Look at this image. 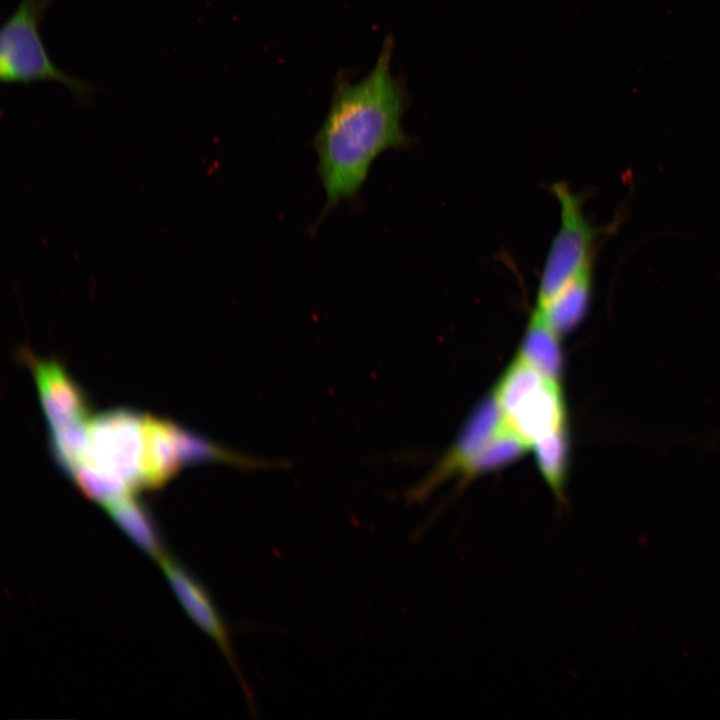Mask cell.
<instances>
[{
  "mask_svg": "<svg viewBox=\"0 0 720 720\" xmlns=\"http://www.w3.org/2000/svg\"><path fill=\"white\" fill-rule=\"evenodd\" d=\"M175 439L182 465L220 462L242 470H257L286 467L288 464L286 461L267 460L225 448L177 424L175 425Z\"/></svg>",
  "mask_w": 720,
  "mask_h": 720,
  "instance_id": "obj_11",
  "label": "cell"
},
{
  "mask_svg": "<svg viewBox=\"0 0 720 720\" xmlns=\"http://www.w3.org/2000/svg\"><path fill=\"white\" fill-rule=\"evenodd\" d=\"M159 561L171 587L188 615L203 632L214 640L222 651L240 683L250 712L254 713L256 711L254 696L240 670L230 631L209 593L175 561L166 556Z\"/></svg>",
  "mask_w": 720,
  "mask_h": 720,
  "instance_id": "obj_6",
  "label": "cell"
},
{
  "mask_svg": "<svg viewBox=\"0 0 720 720\" xmlns=\"http://www.w3.org/2000/svg\"><path fill=\"white\" fill-rule=\"evenodd\" d=\"M551 190L560 208V226L552 239L540 276L536 305L549 300L585 267L594 264L598 230L584 214L583 199L562 182Z\"/></svg>",
  "mask_w": 720,
  "mask_h": 720,
  "instance_id": "obj_4",
  "label": "cell"
},
{
  "mask_svg": "<svg viewBox=\"0 0 720 720\" xmlns=\"http://www.w3.org/2000/svg\"><path fill=\"white\" fill-rule=\"evenodd\" d=\"M56 0H20L0 29V79L5 84L55 82L79 105L89 104L96 86L67 74L50 58L40 34L43 16Z\"/></svg>",
  "mask_w": 720,
  "mask_h": 720,
  "instance_id": "obj_2",
  "label": "cell"
},
{
  "mask_svg": "<svg viewBox=\"0 0 720 720\" xmlns=\"http://www.w3.org/2000/svg\"><path fill=\"white\" fill-rule=\"evenodd\" d=\"M559 344V334L535 309L518 356L544 375L559 382L563 362Z\"/></svg>",
  "mask_w": 720,
  "mask_h": 720,
  "instance_id": "obj_12",
  "label": "cell"
},
{
  "mask_svg": "<svg viewBox=\"0 0 720 720\" xmlns=\"http://www.w3.org/2000/svg\"><path fill=\"white\" fill-rule=\"evenodd\" d=\"M70 476L86 496L104 507L133 491L124 481L84 464H79Z\"/></svg>",
  "mask_w": 720,
  "mask_h": 720,
  "instance_id": "obj_15",
  "label": "cell"
},
{
  "mask_svg": "<svg viewBox=\"0 0 720 720\" xmlns=\"http://www.w3.org/2000/svg\"><path fill=\"white\" fill-rule=\"evenodd\" d=\"M141 425L142 415L129 409L97 415L86 425L87 445L79 464L118 478L133 491L141 488Z\"/></svg>",
  "mask_w": 720,
  "mask_h": 720,
  "instance_id": "obj_5",
  "label": "cell"
},
{
  "mask_svg": "<svg viewBox=\"0 0 720 720\" xmlns=\"http://www.w3.org/2000/svg\"><path fill=\"white\" fill-rule=\"evenodd\" d=\"M533 446L544 480L556 499L562 503L565 499L564 488L568 465V440L565 428L542 438Z\"/></svg>",
  "mask_w": 720,
  "mask_h": 720,
  "instance_id": "obj_14",
  "label": "cell"
},
{
  "mask_svg": "<svg viewBox=\"0 0 720 720\" xmlns=\"http://www.w3.org/2000/svg\"><path fill=\"white\" fill-rule=\"evenodd\" d=\"M394 41L387 36L370 72L351 82L338 77L327 114L314 137L325 210L358 197L374 161L410 144L402 127L408 93L392 74Z\"/></svg>",
  "mask_w": 720,
  "mask_h": 720,
  "instance_id": "obj_1",
  "label": "cell"
},
{
  "mask_svg": "<svg viewBox=\"0 0 720 720\" xmlns=\"http://www.w3.org/2000/svg\"><path fill=\"white\" fill-rule=\"evenodd\" d=\"M593 290V264L582 269L549 300L535 309L559 335L574 329L588 312Z\"/></svg>",
  "mask_w": 720,
  "mask_h": 720,
  "instance_id": "obj_10",
  "label": "cell"
},
{
  "mask_svg": "<svg viewBox=\"0 0 720 720\" xmlns=\"http://www.w3.org/2000/svg\"><path fill=\"white\" fill-rule=\"evenodd\" d=\"M504 425V420L494 396L480 403L464 425L454 447L449 451L438 469L410 494V498H424L440 480L467 470L480 449Z\"/></svg>",
  "mask_w": 720,
  "mask_h": 720,
  "instance_id": "obj_8",
  "label": "cell"
},
{
  "mask_svg": "<svg viewBox=\"0 0 720 720\" xmlns=\"http://www.w3.org/2000/svg\"><path fill=\"white\" fill-rule=\"evenodd\" d=\"M21 355L32 371L50 430L85 423L89 410L86 395L65 368L56 360L39 358L30 351L23 350Z\"/></svg>",
  "mask_w": 720,
  "mask_h": 720,
  "instance_id": "obj_7",
  "label": "cell"
},
{
  "mask_svg": "<svg viewBox=\"0 0 720 720\" xmlns=\"http://www.w3.org/2000/svg\"><path fill=\"white\" fill-rule=\"evenodd\" d=\"M175 425L168 420L142 415L141 488H159L182 466L176 446Z\"/></svg>",
  "mask_w": 720,
  "mask_h": 720,
  "instance_id": "obj_9",
  "label": "cell"
},
{
  "mask_svg": "<svg viewBox=\"0 0 720 720\" xmlns=\"http://www.w3.org/2000/svg\"><path fill=\"white\" fill-rule=\"evenodd\" d=\"M493 396L505 424L528 446L565 428L559 382L520 356L504 372Z\"/></svg>",
  "mask_w": 720,
  "mask_h": 720,
  "instance_id": "obj_3",
  "label": "cell"
},
{
  "mask_svg": "<svg viewBox=\"0 0 720 720\" xmlns=\"http://www.w3.org/2000/svg\"><path fill=\"white\" fill-rule=\"evenodd\" d=\"M105 508L113 521L144 552L158 560L165 556L152 518L132 494L106 505Z\"/></svg>",
  "mask_w": 720,
  "mask_h": 720,
  "instance_id": "obj_13",
  "label": "cell"
}]
</instances>
